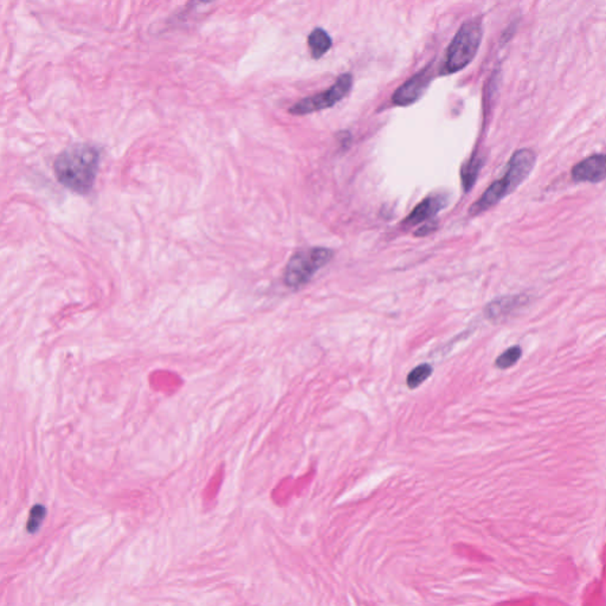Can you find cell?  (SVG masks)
Wrapping results in <instances>:
<instances>
[{
	"instance_id": "cell-1",
	"label": "cell",
	"mask_w": 606,
	"mask_h": 606,
	"mask_svg": "<svg viewBox=\"0 0 606 606\" xmlns=\"http://www.w3.org/2000/svg\"><path fill=\"white\" fill-rule=\"evenodd\" d=\"M100 160L101 153L96 146L78 144L58 154L53 171L64 187L78 194H87L95 184Z\"/></svg>"
},
{
	"instance_id": "cell-2",
	"label": "cell",
	"mask_w": 606,
	"mask_h": 606,
	"mask_svg": "<svg viewBox=\"0 0 606 606\" xmlns=\"http://www.w3.org/2000/svg\"><path fill=\"white\" fill-rule=\"evenodd\" d=\"M536 154L532 149H522L515 152L508 162L504 176L494 181L484 193L469 208V215L479 216L500 203L508 194L514 192L532 172L536 166Z\"/></svg>"
},
{
	"instance_id": "cell-3",
	"label": "cell",
	"mask_w": 606,
	"mask_h": 606,
	"mask_svg": "<svg viewBox=\"0 0 606 606\" xmlns=\"http://www.w3.org/2000/svg\"><path fill=\"white\" fill-rule=\"evenodd\" d=\"M483 26L481 18L476 17L462 24L449 44L440 74H455L472 63L482 42Z\"/></svg>"
},
{
	"instance_id": "cell-4",
	"label": "cell",
	"mask_w": 606,
	"mask_h": 606,
	"mask_svg": "<svg viewBox=\"0 0 606 606\" xmlns=\"http://www.w3.org/2000/svg\"><path fill=\"white\" fill-rule=\"evenodd\" d=\"M333 256L334 253L327 248L315 247L297 251L285 269V285L293 289L306 286L320 269L331 261Z\"/></svg>"
},
{
	"instance_id": "cell-5",
	"label": "cell",
	"mask_w": 606,
	"mask_h": 606,
	"mask_svg": "<svg viewBox=\"0 0 606 606\" xmlns=\"http://www.w3.org/2000/svg\"><path fill=\"white\" fill-rule=\"evenodd\" d=\"M353 76L351 74L340 75L334 85L327 90L319 92L317 95L308 96L295 103L289 110L292 115H307L314 112L328 110L345 99L352 90Z\"/></svg>"
},
{
	"instance_id": "cell-6",
	"label": "cell",
	"mask_w": 606,
	"mask_h": 606,
	"mask_svg": "<svg viewBox=\"0 0 606 606\" xmlns=\"http://www.w3.org/2000/svg\"><path fill=\"white\" fill-rule=\"evenodd\" d=\"M434 63L429 64L417 74L413 75V78H410L393 92L392 95L393 105L398 107H408L417 102L424 95V92H427L434 78Z\"/></svg>"
},
{
	"instance_id": "cell-7",
	"label": "cell",
	"mask_w": 606,
	"mask_h": 606,
	"mask_svg": "<svg viewBox=\"0 0 606 606\" xmlns=\"http://www.w3.org/2000/svg\"><path fill=\"white\" fill-rule=\"evenodd\" d=\"M529 297L525 294L497 297L487 304L484 315L493 322H502L528 306Z\"/></svg>"
},
{
	"instance_id": "cell-8",
	"label": "cell",
	"mask_w": 606,
	"mask_h": 606,
	"mask_svg": "<svg viewBox=\"0 0 606 606\" xmlns=\"http://www.w3.org/2000/svg\"><path fill=\"white\" fill-rule=\"evenodd\" d=\"M447 205H448L447 194H431L413 208V211L406 217L403 225L411 228V226L418 225L420 223L432 220L437 216L438 212H441Z\"/></svg>"
},
{
	"instance_id": "cell-9",
	"label": "cell",
	"mask_w": 606,
	"mask_h": 606,
	"mask_svg": "<svg viewBox=\"0 0 606 606\" xmlns=\"http://www.w3.org/2000/svg\"><path fill=\"white\" fill-rule=\"evenodd\" d=\"M577 183H600L606 179V154L591 155L572 169Z\"/></svg>"
},
{
	"instance_id": "cell-10",
	"label": "cell",
	"mask_w": 606,
	"mask_h": 606,
	"mask_svg": "<svg viewBox=\"0 0 606 606\" xmlns=\"http://www.w3.org/2000/svg\"><path fill=\"white\" fill-rule=\"evenodd\" d=\"M308 46L314 60H320L331 48V36L322 28H314L308 36Z\"/></svg>"
},
{
	"instance_id": "cell-11",
	"label": "cell",
	"mask_w": 606,
	"mask_h": 606,
	"mask_svg": "<svg viewBox=\"0 0 606 606\" xmlns=\"http://www.w3.org/2000/svg\"><path fill=\"white\" fill-rule=\"evenodd\" d=\"M483 159L479 153H474L472 158L469 159L465 165H463L461 171L462 185L465 192L472 190L475 185L476 179L479 176V169L482 167Z\"/></svg>"
},
{
	"instance_id": "cell-12",
	"label": "cell",
	"mask_w": 606,
	"mask_h": 606,
	"mask_svg": "<svg viewBox=\"0 0 606 606\" xmlns=\"http://www.w3.org/2000/svg\"><path fill=\"white\" fill-rule=\"evenodd\" d=\"M522 356V349L520 346H511L506 349L495 361L497 368L507 370L509 367L514 366Z\"/></svg>"
},
{
	"instance_id": "cell-13",
	"label": "cell",
	"mask_w": 606,
	"mask_h": 606,
	"mask_svg": "<svg viewBox=\"0 0 606 606\" xmlns=\"http://www.w3.org/2000/svg\"><path fill=\"white\" fill-rule=\"evenodd\" d=\"M432 373V367L429 363H423L413 368L408 376L406 383L410 388H417L420 385L423 384L424 381H427V378L430 377Z\"/></svg>"
},
{
	"instance_id": "cell-14",
	"label": "cell",
	"mask_w": 606,
	"mask_h": 606,
	"mask_svg": "<svg viewBox=\"0 0 606 606\" xmlns=\"http://www.w3.org/2000/svg\"><path fill=\"white\" fill-rule=\"evenodd\" d=\"M46 509L42 504H36L30 511L28 520V532L35 533L38 531L39 526L42 525L43 520L46 518Z\"/></svg>"
},
{
	"instance_id": "cell-15",
	"label": "cell",
	"mask_w": 606,
	"mask_h": 606,
	"mask_svg": "<svg viewBox=\"0 0 606 606\" xmlns=\"http://www.w3.org/2000/svg\"><path fill=\"white\" fill-rule=\"evenodd\" d=\"M436 229H437V223H425V224H424L422 228H420V229L417 230L416 233H415V235L418 237L427 236V235H430V233H435V231H436Z\"/></svg>"
}]
</instances>
